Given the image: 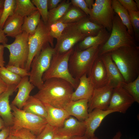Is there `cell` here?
<instances>
[{
	"instance_id": "cell-1",
	"label": "cell",
	"mask_w": 139,
	"mask_h": 139,
	"mask_svg": "<svg viewBox=\"0 0 139 139\" xmlns=\"http://www.w3.org/2000/svg\"><path fill=\"white\" fill-rule=\"evenodd\" d=\"M74 89L72 86L66 81L52 78L44 81L42 87L33 96L43 103L64 109L71 100Z\"/></svg>"
},
{
	"instance_id": "cell-2",
	"label": "cell",
	"mask_w": 139,
	"mask_h": 139,
	"mask_svg": "<svg viewBox=\"0 0 139 139\" xmlns=\"http://www.w3.org/2000/svg\"><path fill=\"white\" fill-rule=\"evenodd\" d=\"M126 83L139 76V47H123L109 53Z\"/></svg>"
},
{
	"instance_id": "cell-3",
	"label": "cell",
	"mask_w": 139,
	"mask_h": 139,
	"mask_svg": "<svg viewBox=\"0 0 139 139\" xmlns=\"http://www.w3.org/2000/svg\"><path fill=\"white\" fill-rule=\"evenodd\" d=\"M101 46L95 45L82 50L76 47L74 50L68 63L70 72L74 77L79 79L84 75L89 76L95 60L99 56Z\"/></svg>"
},
{
	"instance_id": "cell-4",
	"label": "cell",
	"mask_w": 139,
	"mask_h": 139,
	"mask_svg": "<svg viewBox=\"0 0 139 139\" xmlns=\"http://www.w3.org/2000/svg\"><path fill=\"white\" fill-rule=\"evenodd\" d=\"M136 46L134 36L129 33L119 17L115 13L109 37L107 42L101 46L99 56L109 53L121 47Z\"/></svg>"
},
{
	"instance_id": "cell-5",
	"label": "cell",
	"mask_w": 139,
	"mask_h": 139,
	"mask_svg": "<svg viewBox=\"0 0 139 139\" xmlns=\"http://www.w3.org/2000/svg\"><path fill=\"white\" fill-rule=\"evenodd\" d=\"M74 50L73 48L63 53L55 52L49 68L43 75L42 79L44 82L50 78H60L68 82L75 90L77 88L79 80L72 76L68 68L69 58Z\"/></svg>"
},
{
	"instance_id": "cell-6",
	"label": "cell",
	"mask_w": 139,
	"mask_h": 139,
	"mask_svg": "<svg viewBox=\"0 0 139 139\" xmlns=\"http://www.w3.org/2000/svg\"><path fill=\"white\" fill-rule=\"evenodd\" d=\"M11 106L13 117L11 131L25 129L30 131L37 136L48 123L45 118L25 111L12 105Z\"/></svg>"
},
{
	"instance_id": "cell-7",
	"label": "cell",
	"mask_w": 139,
	"mask_h": 139,
	"mask_svg": "<svg viewBox=\"0 0 139 139\" xmlns=\"http://www.w3.org/2000/svg\"><path fill=\"white\" fill-rule=\"evenodd\" d=\"M54 53V47L48 43L43 47L32 62L29 72V81L39 90L43 84V75L49 68Z\"/></svg>"
},
{
	"instance_id": "cell-8",
	"label": "cell",
	"mask_w": 139,
	"mask_h": 139,
	"mask_svg": "<svg viewBox=\"0 0 139 139\" xmlns=\"http://www.w3.org/2000/svg\"><path fill=\"white\" fill-rule=\"evenodd\" d=\"M53 40L49 34L48 26L41 19L34 33L29 37V52L25 70L29 72L33 58L46 45L49 43L54 47Z\"/></svg>"
},
{
	"instance_id": "cell-9",
	"label": "cell",
	"mask_w": 139,
	"mask_h": 139,
	"mask_svg": "<svg viewBox=\"0 0 139 139\" xmlns=\"http://www.w3.org/2000/svg\"><path fill=\"white\" fill-rule=\"evenodd\" d=\"M29 35L25 31L15 38L10 44L3 45L10 52L9 60L7 65H13L25 69L29 52L28 39Z\"/></svg>"
},
{
	"instance_id": "cell-10",
	"label": "cell",
	"mask_w": 139,
	"mask_h": 139,
	"mask_svg": "<svg viewBox=\"0 0 139 139\" xmlns=\"http://www.w3.org/2000/svg\"><path fill=\"white\" fill-rule=\"evenodd\" d=\"M112 0H96L89 16L92 22L110 32L115 14L111 5Z\"/></svg>"
},
{
	"instance_id": "cell-11",
	"label": "cell",
	"mask_w": 139,
	"mask_h": 139,
	"mask_svg": "<svg viewBox=\"0 0 139 139\" xmlns=\"http://www.w3.org/2000/svg\"><path fill=\"white\" fill-rule=\"evenodd\" d=\"M74 23H71L67 27L57 39L56 44L54 47L55 53H63L67 52L86 37L76 28Z\"/></svg>"
},
{
	"instance_id": "cell-12",
	"label": "cell",
	"mask_w": 139,
	"mask_h": 139,
	"mask_svg": "<svg viewBox=\"0 0 139 139\" xmlns=\"http://www.w3.org/2000/svg\"><path fill=\"white\" fill-rule=\"evenodd\" d=\"M135 102L132 97L121 86L113 88L109 106L107 110H115L124 114Z\"/></svg>"
},
{
	"instance_id": "cell-13",
	"label": "cell",
	"mask_w": 139,
	"mask_h": 139,
	"mask_svg": "<svg viewBox=\"0 0 139 139\" xmlns=\"http://www.w3.org/2000/svg\"><path fill=\"white\" fill-rule=\"evenodd\" d=\"M114 88L109 85L95 89L88 100V111L90 112L95 109L106 110L110 104Z\"/></svg>"
},
{
	"instance_id": "cell-14",
	"label": "cell",
	"mask_w": 139,
	"mask_h": 139,
	"mask_svg": "<svg viewBox=\"0 0 139 139\" xmlns=\"http://www.w3.org/2000/svg\"><path fill=\"white\" fill-rule=\"evenodd\" d=\"M116 112H118L115 110L95 109L89 113L88 117L84 120L86 129L84 135L88 138L95 136V131L105 118L110 114Z\"/></svg>"
},
{
	"instance_id": "cell-15",
	"label": "cell",
	"mask_w": 139,
	"mask_h": 139,
	"mask_svg": "<svg viewBox=\"0 0 139 139\" xmlns=\"http://www.w3.org/2000/svg\"><path fill=\"white\" fill-rule=\"evenodd\" d=\"M86 127L84 121H80L70 116L65 121L61 127L56 128V134L68 136L84 135Z\"/></svg>"
},
{
	"instance_id": "cell-16",
	"label": "cell",
	"mask_w": 139,
	"mask_h": 139,
	"mask_svg": "<svg viewBox=\"0 0 139 139\" xmlns=\"http://www.w3.org/2000/svg\"><path fill=\"white\" fill-rule=\"evenodd\" d=\"M95 89L108 85V79L105 65L99 56L95 60L88 76Z\"/></svg>"
},
{
	"instance_id": "cell-17",
	"label": "cell",
	"mask_w": 139,
	"mask_h": 139,
	"mask_svg": "<svg viewBox=\"0 0 139 139\" xmlns=\"http://www.w3.org/2000/svg\"><path fill=\"white\" fill-rule=\"evenodd\" d=\"M17 85H8L7 89L0 95V116L4 121L6 126H11L13 124V116L10 97L17 89Z\"/></svg>"
},
{
	"instance_id": "cell-18",
	"label": "cell",
	"mask_w": 139,
	"mask_h": 139,
	"mask_svg": "<svg viewBox=\"0 0 139 139\" xmlns=\"http://www.w3.org/2000/svg\"><path fill=\"white\" fill-rule=\"evenodd\" d=\"M105 66L108 79V85L114 88L121 86L125 83L124 79L109 53L100 56Z\"/></svg>"
},
{
	"instance_id": "cell-19",
	"label": "cell",
	"mask_w": 139,
	"mask_h": 139,
	"mask_svg": "<svg viewBox=\"0 0 139 139\" xmlns=\"http://www.w3.org/2000/svg\"><path fill=\"white\" fill-rule=\"evenodd\" d=\"M34 87V86L29 81V76L22 78L17 85L18 91L11 105L19 109H22L25 103L30 96V94L31 91Z\"/></svg>"
},
{
	"instance_id": "cell-20",
	"label": "cell",
	"mask_w": 139,
	"mask_h": 139,
	"mask_svg": "<svg viewBox=\"0 0 139 139\" xmlns=\"http://www.w3.org/2000/svg\"><path fill=\"white\" fill-rule=\"evenodd\" d=\"M88 100L83 99L71 100L64 108L70 116L80 121H84L88 117Z\"/></svg>"
},
{
	"instance_id": "cell-21",
	"label": "cell",
	"mask_w": 139,
	"mask_h": 139,
	"mask_svg": "<svg viewBox=\"0 0 139 139\" xmlns=\"http://www.w3.org/2000/svg\"><path fill=\"white\" fill-rule=\"evenodd\" d=\"M79 82L77 88L73 92L71 100L83 99L89 100L92 96L94 89L89 77L84 75L79 79Z\"/></svg>"
},
{
	"instance_id": "cell-22",
	"label": "cell",
	"mask_w": 139,
	"mask_h": 139,
	"mask_svg": "<svg viewBox=\"0 0 139 139\" xmlns=\"http://www.w3.org/2000/svg\"><path fill=\"white\" fill-rule=\"evenodd\" d=\"M47 113L46 119L47 123L57 128L61 127L65 120L70 116L63 108L55 107L44 103Z\"/></svg>"
},
{
	"instance_id": "cell-23",
	"label": "cell",
	"mask_w": 139,
	"mask_h": 139,
	"mask_svg": "<svg viewBox=\"0 0 139 139\" xmlns=\"http://www.w3.org/2000/svg\"><path fill=\"white\" fill-rule=\"evenodd\" d=\"M24 17L14 13L5 21L3 30L6 36L15 38L23 31L22 26Z\"/></svg>"
},
{
	"instance_id": "cell-24",
	"label": "cell",
	"mask_w": 139,
	"mask_h": 139,
	"mask_svg": "<svg viewBox=\"0 0 139 139\" xmlns=\"http://www.w3.org/2000/svg\"><path fill=\"white\" fill-rule=\"evenodd\" d=\"M110 33L106 29L103 28L97 35L86 37L80 42L76 47L82 50L95 45H102L108 40Z\"/></svg>"
},
{
	"instance_id": "cell-25",
	"label": "cell",
	"mask_w": 139,
	"mask_h": 139,
	"mask_svg": "<svg viewBox=\"0 0 139 139\" xmlns=\"http://www.w3.org/2000/svg\"><path fill=\"white\" fill-rule=\"evenodd\" d=\"M22 109L26 112L46 119L47 113L44 104L33 96H30Z\"/></svg>"
},
{
	"instance_id": "cell-26",
	"label": "cell",
	"mask_w": 139,
	"mask_h": 139,
	"mask_svg": "<svg viewBox=\"0 0 139 139\" xmlns=\"http://www.w3.org/2000/svg\"><path fill=\"white\" fill-rule=\"evenodd\" d=\"M74 25L79 31L86 37L97 35L103 28L91 21L88 16L75 23Z\"/></svg>"
},
{
	"instance_id": "cell-27",
	"label": "cell",
	"mask_w": 139,
	"mask_h": 139,
	"mask_svg": "<svg viewBox=\"0 0 139 139\" xmlns=\"http://www.w3.org/2000/svg\"><path fill=\"white\" fill-rule=\"evenodd\" d=\"M111 5L114 13L119 17L129 33L133 36L134 33L128 11L122 6L118 0H112Z\"/></svg>"
},
{
	"instance_id": "cell-28",
	"label": "cell",
	"mask_w": 139,
	"mask_h": 139,
	"mask_svg": "<svg viewBox=\"0 0 139 139\" xmlns=\"http://www.w3.org/2000/svg\"><path fill=\"white\" fill-rule=\"evenodd\" d=\"M41 15L38 10L30 15L25 16L22 26V30L30 36L35 32L37 26L41 20Z\"/></svg>"
},
{
	"instance_id": "cell-29",
	"label": "cell",
	"mask_w": 139,
	"mask_h": 139,
	"mask_svg": "<svg viewBox=\"0 0 139 139\" xmlns=\"http://www.w3.org/2000/svg\"><path fill=\"white\" fill-rule=\"evenodd\" d=\"M72 4L70 1H62L55 8L48 11L47 25L48 26L58 21L64 15Z\"/></svg>"
},
{
	"instance_id": "cell-30",
	"label": "cell",
	"mask_w": 139,
	"mask_h": 139,
	"mask_svg": "<svg viewBox=\"0 0 139 139\" xmlns=\"http://www.w3.org/2000/svg\"><path fill=\"white\" fill-rule=\"evenodd\" d=\"M87 16L80 8L71 5L63 16L58 21L65 23H72L76 22Z\"/></svg>"
},
{
	"instance_id": "cell-31",
	"label": "cell",
	"mask_w": 139,
	"mask_h": 139,
	"mask_svg": "<svg viewBox=\"0 0 139 139\" xmlns=\"http://www.w3.org/2000/svg\"><path fill=\"white\" fill-rule=\"evenodd\" d=\"M15 13L22 16H29L38 10L36 7L30 0H16Z\"/></svg>"
},
{
	"instance_id": "cell-32",
	"label": "cell",
	"mask_w": 139,
	"mask_h": 139,
	"mask_svg": "<svg viewBox=\"0 0 139 139\" xmlns=\"http://www.w3.org/2000/svg\"><path fill=\"white\" fill-rule=\"evenodd\" d=\"M16 0H5L3 11L0 19V28L3 29L7 19L15 13L16 7Z\"/></svg>"
},
{
	"instance_id": "cell-33",
	"label": "cell",
	"mask_w": 139,
	"mask_h": 139,
	"mask_svg": "<svg viewBox=\"0 0 139 139\" xmlns=\"http://www.w3.org/2000/svg\"><path fill=\"white\" fill-rule=\"evenodd\" d=\"M0 77L3 81L8 85H17L22 78L3 67L0 68Z\"/></svg>"
},
{
	"instance_id": "cell-34",
	"label": "cell",
	"mask_w": 139,
	"mask_h": 139,
	"mask_svg": "<svg viewBox=\"0 0 139 139\" xmlns=\"http://www.w3.org/2000/svg\"><path fill=\"white\" fill-rule=\"evenodd\" d=\"M121 86L132 97L135 102L139 103V76L134 81L125 82Z\"/></svg>"
},
{
	"instance_id": "cell-35",
	"label": "cell",
	"mask_w": 139,
	"mask_h": 139,
	"mask_svg": "<svg viewBox=\"0 0 139 139\" xmlns=\"http://www.w3.org/2000/svg\"><path fill=\"white\" fill-rule=\"evenodd\" d=\"M70 24L64 23L59 21L54 22L48 26L50 36L53 38L58 39L65 29Z\"/></svg>"
},
{
	"instance_id": "cell-36",
	"label": "cell",
	"mask_w": 139,
	"mask_h": 139,
	"mask_svg": "<svg viewBox=\"0 0 139 139\" xmlns=\"http://www.w3.org/2000/svg\"><path fill=\"white\" fill-rule=\"evenodd\" d=\"M32 3L37 8L39 12L41 19L47 24L48 14V0H32Z\"/></svg>"
},
{
	"instance_id": "cell-37",
	"label": "cell",
	"mask_w": 139,
	"mask_h": 139,
	"mask_svg": "<svg viewBox=\"0 0 139 139\" xmlns=\"http://www.w3.org/2000/svg\"><path fill=\"white\" fill-rule=\"evenodd\" d=\"M135 40H139V11H128Z\"/></svg>"
},
{
	"instance_id": "cell-38",
	"label": "cell",
	"mask_w": 139,
	"mask_h": 139,
	"mask_svg": "<svg viewBox=\"0 0 139 139\" xmlns=\"http://www.w3.org/2000/svg\"><path fill=\"white\" fill-rule=\"evenodd\" d=\"M55 127L47 123L41 133L37 136V139H53L56 134Z\"/></svg>"
},
{
	"instance_id": "cell-39",
	"label": "cell",
	"mask_w": 139,
	"mask_h": 139,
	"mask_svg": "<svg viewBox=\"0 0 139 139\" xmlns=\"http://www.w3.org/2000/svg\"><path fill=\"white\" fill-rule=\"evenodd\" d=\"M10 133L23 139H37L36 135L30 131L25 129H22L16 131L11 130Z\"/></svg>"
},
{
	"instance_id": "cell-40",
	"label": "cell",
	"mask_w": 139,
	"mask_h": 139,
	"mask_svg": "<svg viewBox=\"0 0 139 139\" xmlns=\"http://www.w3.org/2000/svg\"><path fill=\"white\" fill-rule=\"evenodd\" d=\"M6 67L8 70L20 76L22 78L30 76L29 72H28L25 68L13 65H7Z\"/></svg>"
},
{
	"instance_id": "cell-41",
	"label": "cell",
	"mask_w": 139,
	"mask_h": 139,
	"mask_svg": "<svg viewBox=\"0 0 139 139\" xmlns=\"http://www.w3.org/2000/svg\"><path fill=\"white\" fill-rule=\"evenodd\" d=\"M122 6L128 11H139L137 5L133 0H118Z\"/></svg>"
},
{
	"instance_id": "cell-42",
	"label": "cell",
	"mask_w": 139,
	"mask_h": 139,
	"mask_svg": "<svg viewBox=\"0 0 139 139\" xmlns=\"http://www.w3.org/2000/svg\"><path fill=\"white\" fill-rule=\"evenodd\" d=\"M72 5L82 10L88 16H89L90 10L88 7L84 0H71Z\"/></svg>"
},
{
	"instance_id": "cell-43",
	"label": "cell",
	"mask_w": 139,
	"mask_h": 139,
	"mask_svg": "<svg viewBox=\"0 0 139 139\" xmlns=\"http://www.w3.org/2000/svg\"><path fill=\"white\" fill-rule=\"evenodd\" d=\"M10 132L11 126H5L0 131V139H6Z\"/></svg>"
},
{
	"instance_id": "cell-44",
	"label": "cell",
	"mask_w": 139,
	"mask_h": 139,
	"mask_svg": "<svg viewBox=\"0 0 139 139\" xmlns=\"http://www.w3.org/2000/svg\"><path fill=\"white\" fill-rule=\"evenodd\" d=\"M62 1V0H48L47 5L48 11L56 7L58 4Z\"/></svg>"
},
{
	"instance_id": "cell-45",
	"label": "cell",
	"mask_w": 139,
	"mask_h": 139,
	"mask_svg": "<svg viewBox=\"0 0 139 139\" xmlns=\"http://www.w3.org/2000/svg\"><path fill=\"white\" fill-rule=\"evenodd\" d=\"M4 48L3 45H0V68L4 66L5 63L3 56Z\"/></svg>"
},
{
	"instance_id": "cell-46",
	"label": "cell",
	"mask_w": 139,
	"mask_h": 139,
	"mask_svg": "<svg viewBox=\"0 0 139 139\" xmlns=\"http://www.w3.org/2000/svg\"><path fill=\"white\" fill-rule=\"evenodd\" d=\"M6 36L3 29L0 28V43L3 45L7 44L8 39Z\"/></svg>"
},
{
	"instance_id": "cell-47",
	"label": "cell",
	"mask_w": 139,
	"mask_h": 139,
	"mask_svg": "<svg viewBox=\"0 0 139 139\" xmlns=\"http://www.w3.org/2000/svg\"><path fill=\"white\" fill-rule=\"evenodd\" d=\"M8 87V85L3 81L0 77V95L5 91Z\"/></svg>"
},
{
	"instance_id": "cell-48",
	"label": "cell",
	"mask_w": 139,
	"mask_h": 139,
	"mask_svg": "<svg viewBox=\"0 0 139 139\" xmlns=\"http://www.w3.org/2000/svg\"><path fill=\"white\" fill-rule=\"evenodd\" d=\"M72 137L56 134L53 139H71Z\"/></svg>"
},
{
	"instance_id": "cell-49",
	"label": "cell",
	"mask_w": 139,
	"mask_h": 139,
	"mask_svg": "<svg viewBox=\"0 0 139 139\" xmlns=\"http://www.w3.org/2000/svg\"><path fill=\"white\" fill-rule=\"evenodd\" d=\"M86 4L90 10L91 9L92 5L94 3L93 0H84Z\"/></svg>"
},
{
	"instance_id": "cell-50",
	"label": "cell",
	"mask_w": 139,
	"mask_h": 139,
	"mask_svg": "<svg viewBox=\"0 0 139 139\" xmlns=\"http://www.w3.org/2000/svg\"><path fill=\"white\" fill-rule=\"evenodd\" d=\"M122 133L121 132H117L112 138V139H121Z\"/></svg>"
},
{
	"instance_id": "cell-51",
	"label": "cell",
	"mask_w": 139,
	"mask_h": 139,
	"mask_svg": "<svg viewBox=\"0 0 139 139\" xmlns=\"http://www.w3.org/2000/svg\"><path fill=\"white\" fill-rule=\"evenodd\" d=\"M6 139H23L19 137L12 135L10 133Z\"/></svg>"
},
{
	"instance_id": "cell-52",
	"label": "cell",
	"mask_w": 139,
	"mask_h": 139,
	"mask_svg": "<svg viewBox=\"0 0 139 139\" xmlns=\"http://www.w3.org/2000/svg\"><path fill=\"white\" fill-rule=\"evenodd\" d=\"M5 126H6L4 121L0 117V130H1Z\"/></svg>"
},
{
	"instance_id": "cell-53",
	"label": "cell",
	"mask_w": 139,
	"mask_h": 139,
	"mask_svg": "<svg viewBox=\"0 0 139 139\" xmlns=\"http://www.w3.org/2000/svg\"><path fill=\"white\" fill-rule=\"evenodd\" d=\"M88 138L84 135L81 136L73 137L71 139H88Z\"/></svg>"
},
{
	"instance_id": "cell-54",
	"label": "cell",
	"mask_w": 139,
	"mask_h": 139,
	"mask_svg": "<svg viewBox=\"0 0 139 139\" xmlns=\"http://www.w3.org/2000/svg\"><path fill=\"white\" fill-rule=\"evenodd\" d=\"M5 0H0V10L3 8Z\"/></svg>"
},
{
	"instance_id": "cell-55",
	"label": "cell",
	"mask_w": 139,
	"mask_h": 139,
	"mask_svg": "<svg viewBox=\"0 0 139 139\" xmlns=\"http://www.w3.org/2000/svg\"><path fill=\"white\" fill-rule=\"evenodd\" d=\"M135 2L138 8L139 9V0H135Z\"/></svg>"
},
{
	"instance_id": "cell-56",
	"label": "cell",
	"mask_w": 139,
	"mask_h": 139,
	"mask_svg": "<svg viewBox=\"0 0 139 139\" xmlns=\"http://www.w3.org/2000/svg\"><path fill=\"white\" fill-rule=\"evenodd\" d=\"M88 139H101L97 137L94 136V137L90 138H88Z\"/></svg>"
},
{
	"instance_id": "cell-57",
	"label": "cell",
	"mask_w": 139,
	"mask_h": 139,
	"mask_svg": "<svg viewBox=\"0 0 139 139\" xmlns=\"http://www.w3.org/2000/svg\"><path fill=\"white\" fill-rule=\"evenodd\" d=\"M3 8L0 10V19L1 17L2 13V12L3 11Z\"/></svg>"
}]
</instances>
